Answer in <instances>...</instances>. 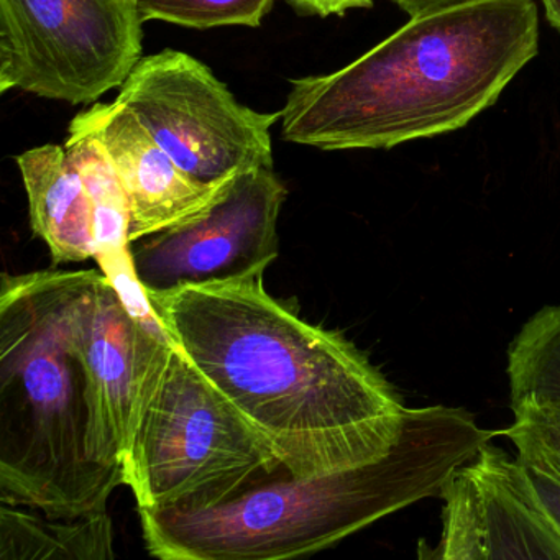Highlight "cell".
I'll return each mask as SVG.
<instances>
[{"label":"cell","mask_w":560,"mask_h":560,"mask_svg":"<svg viewBox=\"0 0 560 560\" xmlns=\"http://www.w3.org/2000/svg\"><path fill=\"white\" fill-rule=\"evenodd\" d=\"M547 21L560 32V0H542Z\"/></svg>","instance_id":"44dd1931"},{"label":"cell","mask_w":560,"mask_h":560,"mask_svg":"<svg viewBox=\"0 0 560 560\" xmlns=\"http://www.w3.org/2000/svg\"><path fill=\"white\" fill-rule=\"evenodd\" d=\"M124 104L176 165L205 185L273 168L271 127L281 113H258L185 51L140 58L120 88Z\"/></svg>","instance_id":"52a82bcc"},{"label":"cell","mask_w":560,"mask_h":560,"mask_svg":"<svg viewBox=\"0 0 560 560\" xmlns=\"http://www.w3.org/2000/svg\"><path fill=\"white\" fill-rule=\"evenodd\" d=\"M142 24L136 0H0V94L93 104L143 57Z\"/></svg>","instance_id":"8992f818"},{"label":"cell","mask_w":560,"mask_h":560,"mask_svg":"<svg viewBox=\"0 0 560 560\" xmlns=\"http://www.w3.org/2000/svg\"><path fill=\"white\" fill-rule=\"evenodd\" d=\"M517 460L526 471L527 480L533 485L540 503L560 529V474L537 455L517 452Z\"/></svg>","instance_id":"ac0fdd59"},{"label":"cell","mask_w":560,"mask_h":560,"mask_svg":"<svg viewBox=\"0 0 560 560\" xmlns=\"http://www.w3.org/2000/svg\"><path fill=\"white\" fill-rule=\"evenodd\" d=\"M106 149L129 206V241L165 231L209 208L232 182L205 185L186 175L124 104L96 103L78 114Z\"/></svg>","instance_id":"8fae6325"},{"label":"cell","mask_w":560,"mask_h":560,"mask_svg":"<svg viewBox=\"0 0 560 560\" xmlns=\"http://www.w3.org/2000/svg\"><path fill=\"white\" fill-rule=\"evenodd\" d=\"M511 408L536 402L560 411V306L537 311L508 349Z\"/></svg>","instance_id":"9a60e30c"},{"label":"cell","mask_w":560,"mask_h":560,"mask_svg":"<svg viewBox=\"0 0 560 560\" xmlns=\"http://www.w3.org/2000/svg\"><path fill=\"white\" fill-rule=\"evenodd\" d=\"M514 421L503 432L517 452L537 455L560 474V411L523 402L513 406Z\"/></svg>","instance_id":"e0dca14e"},{"label":"cell","mask_w":560,"mask_h":560,"mask_svg":"<svg viewBox=\"0 0 560 560\" xmlns=\"http://www.w3.org/2000/svg\"><path fill=\"white\" fill-rule=\"evenodd\" d=\"M114 526L106 510L77 517H38L0 506V560L114 559Z\"/></svg>","instance_id":"4fadbf2b"},{"label":"cell","mask_w":560,"mask_h":560,"mask_svg":"<svg viewBox=\"0 0 560 560\" xmlns=\"http://www.w3.org/2000/svg\"><path fill=\"white\" fill-rule=\"evenodd\" d=\"M28 198L32 231L55 265L96 258V221L86 185L65 145L37 147L18 156Z\"/></svg>","instance_id":"7c38bea8"},{"label":"cell","mask_w":560,"mask_h":560,"mask_svg":"<svg viewBox=\"0 0 560 560\" xmlns=\"http://www.w3.org/2000/svg\"><path fill=\"white\" fill-rule=\"evenodd\" d=\"M280 467L270 442L173 342L143 389L127 452L139 510L208 506Z\"/></svg>","instance_id":"5b68a950"},{"label":"cell","mask_w":560,"mask_h":560,"mask_svg":"<svg viewBox=\"0 0 560 560\" xmlns=\"http://www.w3.org/2000/svg\"><path fill=\"white\" fill-rule=\"evenodd\" d=\"M143 22L162 21L182 27L258 28L275 0H136Z\"/></svg>","instance_id":"2e32d148"},{"label":"cell","mask_w":560,"mask_h":560,"mask_svg":"<svg viewBox=\"0 0 560 560\" xmlns=\"http://www.w3.org/2000/svg\"><path fill=\"white\" fill-rule=\"evenodd\" d=\"M493 432L464 408H408L392 452L362 467L294 478L281 465L195 510H139L143 540L163 560H281L319 552L370 524L439 497L452 471Z\"/></svg>","instance_id":"277c9868"},{"label":"cell","mask_w":560,"mask_h":560,"mask_svg":"<svg viewBox=\"0 0 560 560\" xmlns=\"http://www.w3.org/2000/svg\"><path fill=\"white\" fill-rule=\"evenodd\" d=\"M438 546L439 560H560V529L540 503L517 458L490 442L452 471Z\"/></svg>","instance_id":"9c48e42d"},{"label":"cell","mask_w":560,"mask_h":560,"mask_svg":"<svg viewBox=\"0 0 560 560\" xmlns=\"http://www.w3.org/2000/svg\"><path fill=\"white\" fill-rule=\"evenodd\" d=\"M81 330L88 366L126 462L143 389L168 355L173 340L159 317L133 314L113 281L96 270H91L84 291Z\"/></svg>","instance_id":"30bf717a"},{"label":"cell","mask_w":560,"mask_h":560,"mask_svg":"<svg viewBox=\"0 0 560 560\" xmlns=\"http://www.w3.org/2000/svg\"><path fill=\"white\" fill-rule=\"evenodd\" d=\"M537 48L533 0H477L412 18L342 70L293 80L281 137L337 152L454 132L497 103Z\"/></svg>","instance_id":"7a4b0ae2"},{"label":"cell","mask_w":560,"mask_h":560,"mask_svg":"<svg viewBox=\"0 0 560 560\" xmlns=\"http://www.w3.org/2000/svg\"><path fill=\"white\" fill-rule=\"evenodd\" d=\"M170 339L277 452L294 478L385 457L408 408L342 334L271 296L264 275L149 293Z\"/></svg>","instance_id":"6da1fadb"},{"label":"cell","mask_w":560,"mask_h":560,"mask_svg":"<svg viewBox=\"0 0 560 560\" xmlns=\"http://www.w3.org/2000/svg\"><path fill=\"white\" fill-rule=\"evenodd\" d=\"M287 4L300 15L327 19L330 15L343 18L352 9H372L373 0H287Z\"/></svg>","instance_id":"d6986e66"},{"label":"cell","mask_w":560,"mask_h":560,"mask_svg":"<svg viewBox=\"0 0 560 560\" xmlns=\"http://www.w3.org/2000/svg\"><path fill=\"white\" fill-rule=\"evenodd\" d=\"M399 9L412 18L444 11V9L458 8V5L471 4L477 0H393Z\"/></svg>","instance_id":"ffe728a7"},{"label":"cell","mask_w":560,"mask_h":560,"mask_svg":"<svg viewBox=\"0 0 560 560\" xmlns=\"http://www.w3.org/2000/svg\"><path fill=\"white\" fill-rule=\"evenodd\" d=\"M288 191L273 168L237 176L201 214L130 242L145 293L265 275L280 255L278 219Z\"/></svg>","instance_id":"ba28073f"},{"label":"cell","mask_w":560,"mask_h":560,"mask_svg":"<svg viewBox=\"0 0 560 560\" xmlns=\"http://www.w3.org/2000/svg\"><path fill=\"white\" fill-rule=\"evenodd\" d=\"M91 270L2 277L0 500L48 517L106 510L126 462L83 350Z\"/></svg>","instance_id":"3957f363"},{"label":"cell","mask_w":560,"mask_h":560,"mask_svg":"<svg viewBox=\"0 0 560 560\" xmlns=\"http://www.w3.org/2000/svg\"><path fill=\"white\" fill-rule=\"evenodd\" d=\"M68 159L80 173L93 199L97 252L103 265L129 254V206L116 168L100 140L74 117L67 143Z\"/></svg>","instance_id":"5bb4252c"}]
</instances>
